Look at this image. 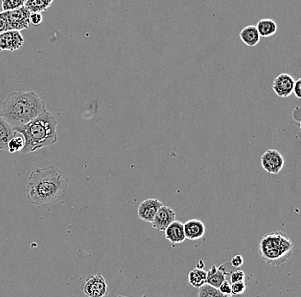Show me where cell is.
I'll list each match as a JSON object with an SVG mask.
<instances>
[{
	"label": "cell",
	"mask_w": 301,
	"mask_h": 297,
	"mask_svg": "<svg viewBox=\"0 0 301 297\" xmlns=\"http://www.w3.org/2000/svg\"><path fill=\"white\" fill-rule=\"evenodd\" d=\"M46 111V104L34 91L13 92L2 104L0 116L15 130L27 125Z\"/></svg>",
	"instance_id": "obj_2"
},
{
	"label": "cell",
	"mask_w": 301,
	"mask_h": 297,
	"mask_svg": "<svg viewBox=\"0 0 301 297\" xmlns=\"http://www.w3.org/2000/svg\"><path fill=\"white\" fill-rule=\"evenodd\" d=\"M9 31L5 12H0V34Z\"/></svg>",
	"instance_id": "obj_26"
},
{
	"label": "cell",
	"mask_w": 301,
	"mask_h": 297,
	"mask_svg": "<svg viewBox=\"0 0 301 297\" xmlns=\"http://www.w3.org/2000/svg\"><path fill=\"white\" fill-rule=\"evenodd\" d=\"M188 281L193 287L200 289L207 284V272L200 268H194L188 274Z\"/></svg>",
	"instance_id": "obj_19"
},
{
	"label": "cell",
	"mask_w": 301,
	"mask_h": 297,
	"mask_svg": "<svg viewBox=\"0 0 301 297\" xmlns=\"http://www.w3.org/2000/svg\"><path fill=\"white\" fill-rule=\"evenodd\" d=\"M218 292L220 294L226 296V297H231L232 296V292H231V284H230L229 281H224L223 284H221L219 288L217 289Z\"/></svg>",
	"instance_id": "obj_25"
},
{
	"label": "cell",
	"mask_w": 301,
	"mask_h": 297,
	"mask_svg": "<svg viewBox=\"0 0 301 297\" xmlns=\"http://www.w3.org/2000/svg\"><path fill=\"white\" fill-rule=\"evenodd\" d=\"M183 229L186 239L195 241L201 239L206 233V226L204 223L198 219H189L183 224Z\"/></svg>",
	"instance_id": "obj_12"
},
{
	"label": "cell",
	"mask_w": 301,
	"mask_h": 297,
	"mask_svg": "<svg viewBox=\"0 0 301 297\" xmlns=\"http://www.w3.org/2000/svg\"><path fill=\"white\" fill-rule=\"evenodd\" d=\"M68 186V178L55 165L36 168L27 181V201L40 206L54 205L66 195Z\"/></svg>",
	"instance_id": "obj_1"
},
{
	"label": "cell",
	"mask_w": 301,
	"mask_h": 297,
	"mask_svg": "<svg viewBox=\"0 0 301 297\" xmlns=\"http://www.w3.org/2000/svg\"><path fill=\"white\" fill-rule=\"evenodd\" d=\"M294 243L282 231L265 234L258 245V253L265 263L278 267L292 256Z\"/></svg>",
	"instance_id": "obj_4"
},
{
	"label": "cell",
	"mask_w": 301,
	"mask_h": 297,
	"mask_svg": "<svg viewBox=\"0 0 301 297\" xmlns=\"http://www.w3.org/2000/svg\"><path fill=\"white\" fill-rule=\"evenodd\" d=\"M244 263L243 257L240 254H236L235 256H233L231 260V264L233 267L235 268H240Z\"/></svg>",
	"instance_id": "obj_28"
},
{
	"label": "cell",
	"mask_w": 301,
	"mask_h": 297,
	"mask_svg": "<svg viewBox=\"0 0 301 297\" xmlns=\"http://www.w3.org/2000/svg\"><path fill=\"white\" fill-rule=\"evenodd\" d=\"M295 79L286 73L278 75L273 81L272 89L275 93L281 98H288L293 93Z\"/></svg>",
	"instance_id": "obj_9"
},
{
	"label": "cell",
	"mask_w": 301,
	"mask_h": 297,
	"mask_svg": "<svg viewBox=\"0 0 301 297\" xmlns=\"http://www.w3.org/2000/svg\"><path fill=\"white\" fill-rule=\"evenodd\" d=\"M9 30L20 31L27 29L30 24V12L22 7L17 10L5 12Z\"/></svg>",
	"instance_id": "obj_7"
},
{
	"label": "cell",
	"mask_w": 301,
	"mask_h": 297,
	"mask_svg": "<svg viewBox=\"0 0 301 297\" xmlns=\"http://www.w3.org/2000/svg\"><path fill=\"white\" fill-rule=\"evenodd\" d=\"M24 144H25V140H24L23 136L19 137V136H17V134H16V136L8 143V151L10 152V154L21 152L23 149Z\"/></svg>",
	"instance_id": "obj_20"
},
{
	"label": "cell",
	"mask_w": 301,
	"mask_h": 297,
	"mask_svg": "<svg viewBox=\"0 0 301 297\" xmlns=\"http://www.w3.org/2000/svg\"><path fill=\"white\" fill-rule=\"evenodd\" d=\"M245 277H246V274L243 271H234L233 273H231V275H230V283L232 284L238 283V282H244Z\"/></svg>",
	"instance_id": "obj_24"
},
{
	"label": "cell",
	"mask_w": 301,
	"mask_h": 297,
	"mask_svg": "<svg viewBox=\"0 0 301 297\" xmlns=\"http://www.w3.org/2000/svg\"><path fill=\"white\" fill-rule=\"evenodd\" d=\"M42 21H43V17L41 13L30 14V23L38 26V25L41 24Z\"/></svg>",
	"instance_id": "obj_27"
},
{
	"label": "cell",
	"mask_w": 301,
	"mask_h": 297,
	"mask_svg": "<svg viewBox=\"0 0 301 297\" xmlns=\"http://www.w3.org/2000/svg\"><path fill=\"white\" fill-rule=\"evenodd\" d=\"M24 6V1L23 0H4L2 2L3 12H8L11 10H17Z\"/></svg>",
	"instance_id": "obj_21"
},
{
	"label": "cell",
	"mask_w": 301,
	"mask_h": 297,
	"mask_svg": "<svg viewBox=\"0 0 301 297\" xmlns=\"http://www.w3.org/2000/svg\"><path fill=\"white\" fill-rule=\"evenodd\" d=\"M226 297V296H224V295L220 294L219 292L217 293V297Z\"/></svg>",
	"instance_id": "obj_30"
},
{
	"label": "cell",
	"mask_w": 301,
	"mask_h": 297,
	"mask_svg": "<svg viewBox=\"0 0 301 297\" xmlns=\"http://www.w3.org/2000/svg\"><path fill=\"white\" fill-rule=\"evenodd\" d=\"M21 32L9 30L0 34V51H15L20 50L24 44Z\"/></svg>",
	"instance_id": "obj_8"
},
{
	"label": "cell",
	"mask_w": 301,
	"mask_h": 297,
	"mask_svg": "<svg viewBox=\"0 0 301 297\" xmlns=\"http://www.w3.org/2000/svg\"><path fill=\"white\" fill-rule=\"evenodd\" d=\"M247 290V284L245 282H238L231 284V292L234 296H240L243 294Z\"/></svg>",
	"instance_id": "obj_23"
},
{
	"label": "cell",
	"mask_w": 301,
	"mask_h": 297,
	"mask_svg": "<svg viewBox=\"0 0 301 297\" xmlns=\"http://www.w3.org/2000/svg\"><path fill=\"white\" fill-rule=\"evenodd\" d=\"M261 164L269 174L277 175L284 167L285 160L279 151L268 149L261 156Z\"/></svg>",
	"instance_id": "obj_6"
},
{
	"label": "cell",
	"mask_w": 301,
	"mask_h": 297,
	"mask_svg": "<svg viewBox=\"0 0 301 297\" xmlns=\"http://www.w3.org/2000/svg\"><path fill=\"white\" fill-rule=\"evenodd\" d=\"M240 38L244 44L251 47L257 46L260 41V35L258 34L257 27L254 25L243 27V29L240 31Z\"/></svg>",
	"instance_id": "obj_15"
},
{
	"label": "cell",
	"mask_w": 301,
	"mask_h": 297,
	"mask_svg": "<svg viewBox=\"0 0 301 297\" xmlns=\"http://www.w3.org/2000/svg\"><path fill=\"white\" fill-rule=\"evenodd\" d=\"M293 93L295 94L297 99L301 98V79L299 78L297 81H295L294 89H293Z\"/></svg>",
	"instance_id": "obj_29"
},
{
	"label": "cell",
	"mask_w": 301,
	"mask_h": 297,
	"mask_svg": "<svg viewBox=\"0 0 301 297\" xmlns=\"http://www.w3.org/2000/svg\"><path fill=\"white\" fill-rule=\"evenodd\" d=\"M175 220H176L175 211L167 206L162 205L158 210L151 224L156 230L164 231L166 228Z\"/></svg>",
	"instance_id": "obj_10"
},
{
	"label": "cell",
	"mask_w": 301,
	"mask_h": 297,
	"mask_svg": "<svg viewBox=\"0 0 301 297\" xmlns=\"http://www.w3.org/2000/svg\"><path fill=\"white\" fill-rule=\"evenodd\" d=\"M163 232L165 234L166 239L173 244H179L186 240L183 224L178 220L171 223Z\"/></svg>",
	"instance_id": "obj_13"
},
{
	"label": "cell",
	"mask_w": 301,
	"mask_h": 297,
	"mask_svg": "<svg viewBox=\"0 0 301 297\" xmlns=\"http://www.w3.org/2000/svg\"><path fill=\"white\" fill-rule=\"evenodd\" d=\"M217 293H218V291L217 289L208 284H205L204 286L199 289L198 297H216Z\"/></svg>",
	"instance_id": "obj_22"
},
{
	"label": "cell",
	"mask_w": 301,
	"mask_h": 297,
	"mask_svg": "<svg viewBox=\"0 0 301 297\" xmlns=\"http://www.w3.org/2000/svg\"><path fill=\"white\" fill-rule=\"evenodd\" d=\"M260 37L267 38L274 35L278 30V25L271 18H264L257 22V26Z\"/></svg>",
	"instance_id": "obj_17"
},
{
	"label": "cell",
	"mask_w": 301,
	"mask_h": 297,
	"mask_svg": "<svg viewBox=\"0 0 301 297\" xmlns=\"http://www.w3.org/2000/svg\"><path fill=\"white\" fill-rule=\"evenodd\" d=\"M52 3L53 0H27L24 1V7L31 14L41 13L48 10Z\"/></svg>",
	"instance_id": "obj_18"
},
{
	"label": "cell",
	"mask_w": 301,
	"mask_h": 297,
	"mask_svg": "<svg viewBox=\"0 0 301 297\" xmlns=\"http://www.w3.org/2000/svg\"><path fill=\"white\" fill-rule=\"evenodd\" d=\"M225 280H226V272L223 266L217 267L216 265H214L210 270L207 272V284L212 286L217 290Z\"/></svg>",
	"instance_id": "obj_14"
},
{
	"label": "cell",
	"mask_w": 301,
	"mask_h": 297,
	"mask_svg": "<svg viewBox=\"0 0 301 297\" xmlns=\"http://www.w3.org/2000/svg\"><path fill=\"white\" fill-rule=\"evenodd\" d=\"M82 291L88 297H105L108 294V284L102 274L98 273L85 280Z\"/></svg>",
	"instance_id": "obj_5"
},
{
	"label": "cell",
	"mask_w": 301,
	"mask_h": 297,
	"mask_svg": "<svg viewBox=\"0 0 301 297\" xmlns=\"http://www.w3.org/2000/svg\"><path fill=\"white\" fill-rule=\"evenodd\" d=\"M16 134L13 128L0 116V150L8 151V143Z\"/></svg>",
	"instance_id": "obj_16"
},
{
	"label": "cell",
	"mask_w": 301,
	"mask_h": 297,
	"mask_svg": "<svg viewBox=\"0 0 301 297\" xmlns=\"http://www.w3.org/2000/svg\"><path fill=\"white\" fill-rule=\"evenodd\" d=\"M57 126L58 121L56 117L46 111L27 125L15 130L16 133L22 135L25 140L23 149L21 153L29 154L57 143Z\"/></svg>",
	"instance_id": "obj_3"
},
{
	"label": "cell",
	"mask_w": 301,
	"mask_h": 297,
	"mask_svg": "<svg viewBox=\"0 0 301 297\" xmlns=\"http://www.w3.org/2000/svg\"><path fill=\"white\" fill-rule=\"evenodd\" d=\"M162 202L158 199L148 198L144 200L137 209V216L145 222L152 223L156 213L162 206Z\"/></svg>",
	"instance_id": "obj_11"
}]
</instances>
